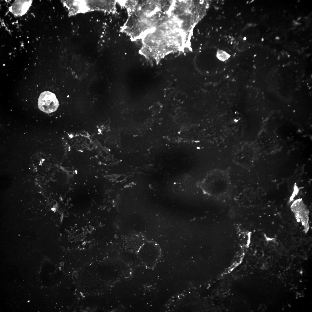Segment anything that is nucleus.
<instances>
[{
  "label": "nucleus",
  "mask_w": 312,
  "mask_h": 312,
  "mask_svg": "<svg viewBox=\"0 0 312 312\" xmlns=\"http://www.w3.org/2000/svg\"><path fill=\"white\" fill-rule=\"evenodd\" d=\"M291 208L297 221L301 223L304 231L307 233L309 228V211L302 199L295 200L291 205Z\"/></svg>",
  "instance_id": "obj_1"
},
{
  "label": "nucleus",
  "mask_w": 312,
  "mask_h": 312,
  "mask_svg": "<svg viewBox=\"0 0 312 312\" xmlns=\"http://www.w3.org/2000/svg\"><path fill=\"white\" fill-rule=\"evenodd\" d=\"M218 58L222 60H225L228 57V54L226 52H223L220 51L218 52Z\"/></svg>",
  "instance_id": "obj_4"
},
{
  "label": "nucleus",
  "mask_w": 312,
  "mask_h": 312,
  "mask_svg": "<svg viewBox=\"0 0 312 312\" xmlns=\"http://www.w3.org/2000/svg\"><path fill=\"white\" fill-rule=\"evenodd\" d=\"M276 39H279V38H278V37H276Z\"/></svg>",
  "instance_id": "obj_5"
},
{
  "label": "nucleus",
  "mask_w": 312,
  "mask_h": 312,
  "mask_svg": "<svg viewBox=\"0 0 312 312\" xmlns=\"http://www.w3.org/2000/svg\"><path fill=\"white\" fill-rule=\"evenodd\" d=\"M140 258L144 261L147 260L157 261L160 255V249L156 243L151 241H147L141 246L139 250Z\"/></svg>",
  "instance_id": "obj_3"
},
{
  "label": "nucleus",
  "mask_w": 312,
  "mask_h": 312,
  "mask_svg": "<svg viewBox=\"0 0 312 312\" xmlns=\"http://www.w3.org/2000/svg\"><path fill=\"white\" fill-rule=\"evenodd\" d=\"M38 105L40 110L46 113H50L57 110L59 103L54 94L46 91L40 94Z\"/></svg>",
  "instance_id": "obj_2"
}]
</instances>
